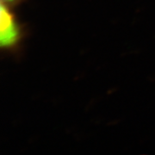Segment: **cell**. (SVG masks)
Segmentation results:
<instances>
[{"mask_svg": "<svg viewBox=\"0 0 155 155\" xmlns=\"http://www.w3.org/2000/svg\"><path fill=\"white\" fill-rule=\"evenodd\" d=\"M2 3H5L10 7H12L14 5H17V4H19L21 2V0H1Z\"/></svg>", "mask_w": 155, "mask_h": 155, "instance_id": "cell-2", "label": "cell"}, {"mask_svg": "<svg viewBox=\"0 0 155 155\" xmlns=\"http://www.w3.org/2000/svg\"><path fill=\"white\" fill-rule=\"evenodd\" d=\"M22 37L20 24L10 6L1 2L0 9V46L3 49H12L17 47Z\"/></svg>", "mask_w": 155, "mask_h": 155, "instance_id": "cell-1", "label": "cell"}]
</instances>
